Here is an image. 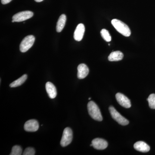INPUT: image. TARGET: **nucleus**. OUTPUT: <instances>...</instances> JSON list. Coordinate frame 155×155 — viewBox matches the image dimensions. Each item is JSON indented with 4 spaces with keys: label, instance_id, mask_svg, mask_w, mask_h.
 Listing matches in <instances>:
<instances>
[{
    "label": "nucleus",
    "instance_id": "f257e3e1",
    "mask_svg": "<svg viewBox=\"0 0 155 155\" xmlns=\"http://www.w3.org/2000/svg\"><path fill=\"white\" fill-rule=\"evenodd\" d=\"M111 23L116 30L122 35L125 37L130 36L131 31L130 28L125 23L117 19H113Z\"/></svg>",
    "mask_w": 155,
    "mask_h": 155
},
{
    "label": "nucleus",
    "instance_id": "f03ea898",
    "mask_svg": "<svg viewBox=\"0 0 155 155\" xmlns=\"http://www.w3.org/2000/svg\"><path fill=\"white\" fill-rule=\"evenodd\" d=\"M87 110L90 116L93 119L97 121L103 120L102 116L97 105L94 101H90L87 104Z\"/></svg>",
    "mask_w": 155,
    "mask_h": 155
},
{
    "label": "nucleus",
    "instance_id": "7ed1b4c3",
    "mask_svg": "<svg viewBox=\"0 0 155 155\" xmlns=\"http://www.w3.org/2000/svg\"><path fill=\"white\" fill-rule=\"evenodd\" d=\"M109 111L112 118L119 124L122 125H126L129 124L128 120L119 114L113 106L109 107Z\"/></svg>",
    "mask_w": 155,
    "mask_h": 155
},
{
    "label": "nucleus",
    "instance_id": "20e7f679",
    "mask_svg": "<svg viewBox=\"0 0 155 155\" xmlns=\"http://www.w3.org/2000/svg\"><path fill=\"white\" fill-rule=\"evenodd\" d=\"M35 41V38L32 35H28L22 40L20 45V51L25 53L28 51L33 45Z\"/></svg>",
    "mask_w": 155,
    "mask_h": 155
},
{
    "label": "nucleus",
    "instance_id": "39448f33",
    "mask_svg": "<svg viewBox=\"0 0 155 155\" xmlns=\"http://www.w3.org/2000/svg\"><path fill=\"white\" fill-rule=\"evenodd\" d=\"M73 138V133L72 129L69 127H66L64 130L63 136L61 141V146L65 147L71 143Z\"/></svg>",
    "mask_w": 155,
    "mask_h": 155
},
{
    "label": "nucleus",
    "instance_id": "423d86ee",
    "mask_svg": "<svg viewBox=\"0 0 155 155\" xmlns=\"http://www.w3.org/2000/svg\"><path fill=\"white\" fill-rule=\"evenodd\" d=\"M33 16V13L31 11H24L19 12L12 17V22H21L30 19Z\"/></svg>",
    "mask_w": 155,
    "mask_h": 155
},
{
    "label": "nucleus",
    "instance_id": "0eeeda50",
    "mask_svg": "<svg viewBox=\"0 0 155 155\" xmlns=\"http://www.w3.org/2000/svg\"><path fill=\"white\" fill-rule=\"evenodd\" d=\"M116 97L118 103L123 107L129 108L131 107L130 100L124 94L118 93L116 95Z\"/></svg>",
    "mask_w": 155,
    "mask_h": 155
},
{
    "label": "nucleus",
    "instance_id": "6e6552de",
    "mask_svg": "<svg viewBox=\"0 0 155 155\" xmlns=\"http://www.w3.org/2000/svg\"><path fill=\"white\" fill-rule=\"evenodd\" d=\"M24 128L27 132H35L38 129V122L35 119H31L25 122Z\"/></svg>",
    "mask_w": 155,
    "mask_h": 155
},
{
    "label": "nucleus",
    "instance_id": "1a4fd4ad",
    "mask_svg": "<svg viewBox=\"0 0 155 155\" xmlns=\"http://www.w3.org/2000/svg\"><path fill=\"white\" fill-rule=\"evenodd\" d=\"M92 144L94 148L98 150L105 149L108 146V143L106 140L99 138L94 139L92 141Z\"/></svg>",
    "mask_w": 155,
    "mask_h": 155
},
{
    "label": "nucleus",
    "instance_id": "9d476101",
    "mask_svg": "<svg viewBox=\"0 0 155 155\" xmlns=\"http://www.w3.org/2000/svg\"><path fill=\"white\" fill-rule=\"evenodd\" d=\"M85 31V27L83 24H78L75 28L74 33V38L75 41H80L83 38Z\"/></svg>",
    "mask_w": 155,
    "mask_h": 155
},
{
    "label": "nucleus",
    "instance_id": "9b49d317",
    "mask_svg": "<svg viewBox=\"0 0 155 155\" xmlns=\"http://www.w3.org/2000/svg\"><path fill=\"white\" fill-rule=\"evenodd\" d=\"M77 69V77L79 79H83L88 75L89 71L88 67L85 64H80L78 67Z\"/></svg>",
    "mask_w": 155,
    "mask_h": 155
},
{
    "label": "nucleus",
    "instance_id": "f8f14e48",
    "mask_svg": "<svg viewBox=\"0 0 155 155\" xmlns=\"http://www.w3.org/2000/svg\"><path fill=\"white\" fill-rule=\"evenodd\" d=\"M46 90L50 98L54 99L57 96V91L55 86L51 82L46 84Z\"/></svg>",
    "mask_w": 155,
    "mask_h": 155
},
{
    "label": "nucleus",
    "instance_id": "ddd939ff",
    "mask_svg": "<svg viewBox=\"0 0 155 155\" xmlns=\"http://www.w3.org/2000/svg\"><path fill=\"white\" fill-rule=\"evenodd\" d=\"M134 147L136 150L142 153L148 152L150 150L149 146L143 141L137 142L134 143Z\"/></svg>",
    "mask_w": 155,
    "mask_h": 155
},
{
    "label": "nucleus",
    "instance_id": "4468645a",
    "mask_svg": "<svg viewBox=\"0 0 155 155\" xmlns=\"http://www.w3.org/2000/svg\"><path fill=\"white\" fill-rule=\"evenodd\" d=\"M124 55L120 51L113 52L108 57V60L110 61H119L123 58Z\"/></svg>",
    "mask_w": 155,
    "mask_h": 155
},
{
    "label": "nucleus",
    "instance_id": "2eb2a0df",
    "mask_svg": "<svg viewBox=\"0 0 155 155\" xmlns=\"http://www.w3.org/2000/svg\"><path fill=\"white\" fill-rule=\"evenodd\" d=\"M66 20L67 17L65 14H62L59 17L56 27V30L58 32H61L63 30L66 24Z\"/></svg>",
    "mask_w": 155,
    "mask_h": 155
},
{
    "label": "nucleus",
    "instance_id": "dca6fc26",
    "mask_svg": "<svg viewBox=\"0 0 155 155\" xmlns=\"http://www.w3.org/2000/svg\"><path fill=\"white\" fill-rule=\"evenodd\" d=\"M27 75L26 74H24L21 77L19 78L17 80L14 81V82L11 83L10 84V87H17L20 86L23 84L25 82V81L27 79Z\"/></svg>",
    "mask_w": 155,
    "mask_h": 155
},
{
    "label": "nucleus",
    "instance_id": "f3484780",
    "mask_svg": "<svg viewBox=\"0 0 155 155\" xmlns=\"http://www.w3.org/2000/svg\"><path fill=\"white\" fill-rule=\"evenodd\" d=\"M102 37L105 41L110 42L111 41V37L108 31L106 29H102L101 31Z\"/></svg>",
    "mask_w": 155,
    "mask_h": 155
},
{
    "label": "nucleus",
    "instance_id": "a211bd4d",
    "mask_svg": "<svg viewBox=\"0 0 155 155\" xmlns=\"http://www.w3.org/2000/svg\"><path fill=\"white\" fill-rule=\"evenodd\" d=\"M22 153V149L18 145L14 146L12 149L10 155H20Z\"/></svg>",
    "mask_w": 155,
    "mask_h": 155
},
{
    "label": "nucleus",
    "instance_id": "6ab92c4d",
    "mask_svg": "<svg viewBox=\"0 0 155 155\" xmlns=\"http://www.w3.org/2000/svg\"><path fill=\"white\" fill-rule=\"evenodd\" d=\"M150 107L152 109H155V94H151L147 99Z\"/></svg>",
    "mask_w": 155,
    "mask_h": 155
},
{
    "label": "nucleus",
    "instance_id": "aec40b11",
    "mask_svg": "<svg viewBox=\"0 0 155 155\" xmlns=\"http://www.w3.org/2000/svg\"><path fill=\"white\" fill-rule=\"evenodd\" d=\"M35 151L34 149L32 147H28L25 149L23 153V155H34Z\"/></svg>",
    "mask_w": 155,
    "mask_h": 155
},
{
    "label": "nucleus",
    "instance_id": "412c9836",
    "mask_svg": "<svg viewBox=\"0 0 155 155\" xmlns=\"http://www.w3.org/2000/svg\"><path fill=\"white\" fill-rule=\"evenodd\" d=\"M12 1V0H1V2L3 5H6V4H8Z\"/></svg>",
    "mask_w": 155,
    "mask_h": 155
},
{
    "label": "nucleus",
    "instance_id": "4be33fe9",
    "mask_svg": "<svg viewBox=\"0 0 155 155\" xmlns=\"http://www.w3.org/2000/svg\"><path fill=\"white\" fill-rule=\"evenodd\" d=\"M35 1L37 2H41L43 1V0H35Z\"/></svg>",
    "mask_w": 155,
    "mask_h": 155
},
{
    "label": "nucleus",
    "instance_id": "5701e85b",
    "mask_svg": "<svg viewBox=\"0 0 155 155\" xmlns=\"http://www.w3.org/2000/svg\"><path fill=\"white\" fill-rule=\"evenodd\" d=\"M91 97L89 98L88 100H91Z\"/></svg>",
    "mask_w": 155,
    "mask_h": 155
}]
</instances>
